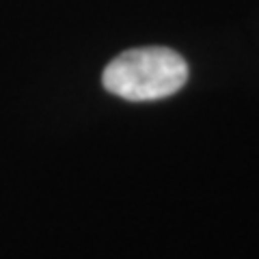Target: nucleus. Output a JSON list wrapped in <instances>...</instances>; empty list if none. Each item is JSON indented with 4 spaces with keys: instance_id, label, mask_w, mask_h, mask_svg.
Returning <instances> with one entry per match:
<instances>
[{
    "instance_id": "nucleus-1",
    "label": "nucleus",
    "mask_w": 259,
    "mask_h": 259,
    "mask_svg": "<svg viewBox=\"0 0 259 259\" xmlns=\"http://www.w3.org/2000/svg\"><path fill=\"white\" fill-rule=\"evenodd\" d=\"M188 80V65L168 48H136L112 59L102 74L108 93L130 102H153L177 93Z\"/></svg>"
}]
</instances>
